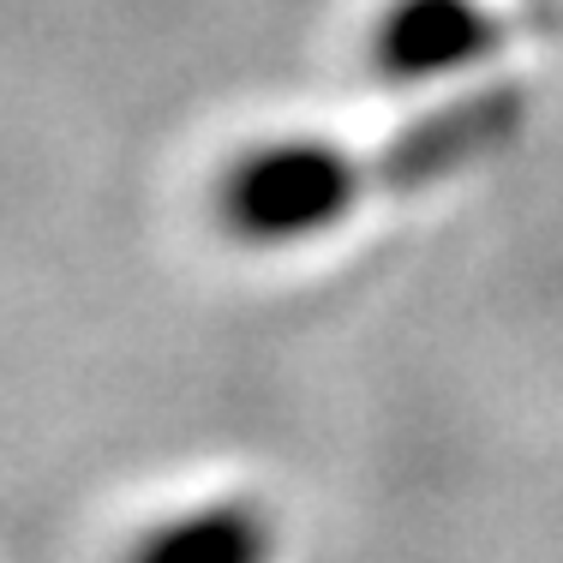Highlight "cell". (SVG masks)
Wrapping results in <instances>:
<instances>
[{
	"label": "cell",
	"mask_w": 563,
	"mask_h": 563,
	"mask_svg": "<svg viewBox=\"0 0 563 563\" xmlns=\"http://www.w3.org/2000/svg\"><path fill=\"white\" fill-rule=\"evenodd\" d=\"M360 198H372L360 156L324 139H288L240 156L222 174L217 210L228 234L252 240V246H294V240H312L347 222Z\"/></svg>",
	"instance_id": "1"
},
{
	"label": "cell",
	"mask_w": 563,
	"mask_h": 563,
	"mask_svg": "<svg viewBox=\"0 0 563 563\" xmlns=\"http://www.w3.org/2000/svg\"><path fill=\"white\" fill-rule=\"evenodd\" d=\"M521 114H528L521 85H492L462 102H444L413 126H401L378 156H366V186L372 192H413V186H432L444 174H462L467 163L498 151L521 126Z\"/></svg>",
	"instance_id": "2"
},
{
	"label": "cell",
	"mask_w": 563,
	"mask_h": 563,
	"mask_svg": "<svg viewBox=\"0 0 563 563\" xmlns=\"http://www.w3.org/2000/svg\"><path fill=\"white\" fill-rule=\"evenodd\" d=\"M509 31L516 19L479 0H396L372 31V66L396 85H426L486 60Z\"/></svg>",
	"instance_id": "3"
},
{
	"label": "cell",
	"mask_w": 563,
	"mask_h": 563,
	"mask_svg": "<svg viewBox=\"0 0 563 563\" xmlns=\"http://www.w3.org/2000/svg\"><path fill=\"white\" fill-rule=\"evenodd\" d=\"M276 521L252 498H222L192 516H174L132 552V563H271Z\"/></svg>",
	"instance_id": "4"
}]
</instances>
